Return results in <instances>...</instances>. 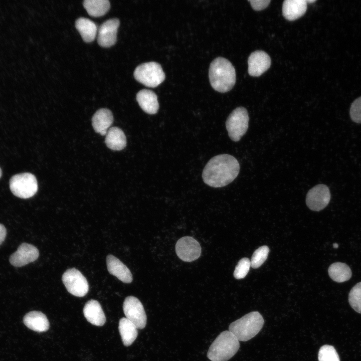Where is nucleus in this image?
Returning <instances> with one entry per match:
<instances>
[{
    "label": "nucleus",
    "instance_id": "nucleus-33",
    "mask_svg": "<svg viewBox=\"0 0 361 361\" xmlns=\"http://www.w3.org/2000/svg\"><path fill=\"white\" fill-rule=\"evenodd\" d=\"M306 2L307 3H314V2H316V1L315 0H306Z\"/></svg>",
    "mask_w": 361,
    "mask_h": 361
},
{
    "label": "nucleus",
    "instance_id": "nucleus-20",
    "mask_svg": "<svg viewBox=\"0 0 361 361\" xmlns=\"http://www.w3.org/2000/svg\"><path fill=\"white\" fill-rule=\"evenodd\" d=\"M306 0H285L282 5L283 17L289 21H294L301 16L307 10Z\"/></svg>",
    "mask_w": 361,
    "mask_h": 361
},
{
    "label": "nucleus",
    "instance_id": "nucleus-23",
    "mask_svg": "<svg viewBox=\"0 0 361 361\" xmlns=\"http://www.w3.org/2000/svg\"><path fill=\"white\" fill-rule=\"evenodd\" d=\"M75 27L84 41L91 42L94 41L97 28L93 22L85 18H80L76 21Z\"/></svg>",
    "mask_w": 361,
    "mask_h": 361
},
{
    "label": "nucleus",
    "instance_id": "nucleus-35",
    "mask_svg": "<svg viewBox=\"0 0 361 361\" xmlns=\"http://www.w3.org/2000/svg\"><path fill=\"white\" fill-rule=\"evenodd\" d=\"M2 169H1V167H0V178H1V176H2Z\"/></svg>",
    "mask_w": 361,
    "mask_h": 361
},
{
    "label": "nucleus",
    "instance_id": "nucleus-30",
    "mask_svg": "<svg viewBox=\"0 0 361 361\" xmlns=\"http://www.w3.org/2000/svg\"><path fill=\"white\" fill-rule=\"evenodd\" d=\"M350 116L353 121L361 123V96L356 99L351 104Z\"/></svg>",
    "mask_w": 361,
    "mask_h": 361
},
{
    "label": "nucleus",
    "instance_id": "nucleus-2",
    "mask_svg": "<svg viewBox=\"0 0 361 361\" xmlns=\"http://www.w3.org/2000/svg\"><path fill=\"white\" fill-rule=\"evenodd\" d=\"M209 76L213 88L221 93L231 90L236 82L235 69L232 63L223 57H218L211 62Z\"/></svg>",
    "mask_w": 361,
    "mask_h": 361
},
{
    "label": "nucleus",
    "instance_id": "nucleus-31",
    "mask_svg": "<svg viewBox=\"0 0 361 361\" xmlns=\"http://www.w3.org/2000/svg\"><path fill=\"white\" fill-rule=\"evenodd\" d=\"M253 8L256 11H260L265 9L269 4L270 0H256L248 1Z\"/></svg>",
    "mask_w": 361,
    "mask_h": 361
},
{
    "label": "nucleus",
    "instance_id": "nucleus-7",
    "mask_svg": "<svg viewBox=\"0 0 361 361\" xmlns=\"http://www.w3.org/2000/svg\"><path fill=\"white\" fill-rule=\"evenodd\" d=\"M249 120L248 111L243 107H237L231 113L226 120V127L233 141H238L246 133Z\"/></svg>",
    "mask_w": 361,
    "mask_h": 361
},
{
    "label": "nucleus",
    "instance_id": "nucleus-29",
    "mask_svg": "<svg viewBox=\"0 0 361 361\" xmlns=\"http://www.w3.org/2000/svg\"><path fill=\"white\" fill-rule=\"evenodd\" d=\"M251 266L250 260L247 258H243L239 260L234 271V276L237 279L244 278L248 273Z\"/></svg>",
    "mask_w": 361,
    "mask_h": 361
},
{
    "label": "nucleus",
    "instance_id": "nucleus-6",
    "mask_svg": "<svg viewBox=\"0 0 361 361\" xmlns=\"http://www.w3.org/2000/svg\"><path fill=\"white\" fill-rule=\"evenodd\" d=\"M10 188L15 196L22 199L30 198L38 191L37 179L31 173L17 174L10 179Z\"/></svg>",
    "mask_w": 361,
    "mask_h": 361
},
{
    "label": "nucleus",
    "instance_id": "nucleus-27",
    "mask_svg": "<svg viewBox=\"0 0 361 361\" xmlns=\"http://www.w3.org/2000/svg\"><path fill=\"white\" fill-rule=\"evenodd\" d=\"M269 249L267 246H263L255 251L251 262V266L253 268H258L266 261L268 257Z\"/></svg>",
    "mask_w": 361,
    "mask_h": 361
},
{
    "label": "nucleus",
    "instance_id": "nucleus-19",
    "mask_svg": "<svg viewBox=\"0 0 361 361\" xmlns=\"http://www.w3.org/2000/svg\"><path fill=\"white\" fill-rule=\"evenodd\" d=\"M136 100L141 108L149 114H154L159 109L157 97L151 90L142 89L136 94Z\"/></svg>",
    "mask_w": 361,
    "mask_h": 361
},
{
    "label": "nucleus",
    "instance_id": "nucleus-32",
    "mask_svg": "<svg viewBox=\"0 0 361 361\" xmlns=\"http://www.w3.org/2000/svg\"><path fill=\"white\" fill-rule=\"evenodd\" d=\"M7 235V230L6 227L2 224H0V245L4 241Z\"/></svg>",
    "mask_w": 361,
    "mask_h": 361
},
{
    "label": "nucleus",
    "instance_id": "nucleus-12",
    "mask_svg": "<svg viewBox=\"0 0 361 361\" xmlns=\"http://www.w3.org/2000/svg\"><path fill=\"white\" fill-rule=\"evenodd\" d=\"M39 256V250L35 246L23 243L10 256L9 261L15 267H22L34 262Z\"/></svg>",
    "mask_w": 361,
    "mask_h": 361
},
{
    "label": "nucleus",
    "instance_id": "nucleus-34",
    "mask_svg": "<svg viewBox=\"0 0 361 361\" xmlns=\"http://www.w3.org/2000/svg\"><path fill=\"white\" fill-rule=\"evenodd\" d=\"M333 247L334 248H337L338 247V245L337 243H334L333 244Z\"/></svg>",
    "mask_w": 361,
    "mask_h": 361
},
{
    "label": "nucleus",
    "instance_id": "nucleus-18",
    "mask_svg": "<svg viewBox=\"0 0 361 361\" xmlns=\"http://www.w3.org/2000/svg\"><path fill=\"white\" fill-rule=\"evenodd\" d=\"M113 121L112 113L110 110L106 108H101L97 110L92 118L94 130L101 135H106Z\"/></svg>",
    "mask_w": 361,
    "mask_h": 361
},
{
    "label": "nucleus",
    "instance_id": "nucleus-10",
    "mask_svg": "<svg viewBox=\"0 0 361 361\" xmlns=\"http://www.w3.org/2000/svg\"><path fill=\"white\" fill-rule=\"evenodd\" d=\"M330 200V193L328 187L325 185L319 184L307 193L306 204L307 207L313 211H319L325 208Z\"/></svg>",
    "mask_w": 361,
    "mask_h": 361
},
{
    "label": "nucleus",
    "instance_id": "nucleus-9",
    "mask_svg": "<svg viewBox=\"0 0 361 361\" xmlns=\"http://www.w3.org/2000/svg\"><path fill=\"white\" fill-rule=\"evenodd\" d=\"M125 317L137 328L142 329L146 324L147 317L140 301L136 297L129 296L126 297L123 304Z\"/></svg>",
    "mask_w": 361,
    "mask_h": 361
},
{
    "label": "nucleus",
    "instance_id": "nucleus-14",
    "mask_svg": "<svg viewBox=\"0 0 361 361\" xmlns=\"http://www.w3.org/2000/svg\"><path fill=\"white\" fill-rule=\"evenodd\" d=\"M271 63V58L266 52L260 50L254 51L248 58V73L250 76L258 77L269 68Z\"/></svg>",
    "mask_w": 361,
    "mask_h": 361
},
{
    "label": "nucleus",
    "instance_id": "nucleus-16",
    "mask_svg": "<svg viewBox=\"0 0 361 361\" xmlns=\"http://www.w3.org/2000/svg\"><path fill=\"white\" fill-rule=\"evenodd\" d=\"M83 314L87 320L93 325L103 326L106 317L99 302L94 299L88 301L83 308Z\"/></svg>",
    "mask_w": 361,
    "mask_h": 361
},
{
    "label": "nucleus",
    "instance_id": "nucleus-22",
    "mask_svg": "<svg viewBox=\"0 0 361 361\" xmlns=\"http://www.w3.org/2000/svg\"><path fill=\"white\" fill-rule=\"evenodd\" d=\"M118 329L122 341L126 346L131 345L138 335L136 326L126 317L119 320Z\"/></svg>",
    "mask_w": 361,
    "mask_h": 361
},
{
    "label": "nucleus",
    "instance_id": "nucleus-28",
    "mask_svg": "<svg viewBox=\"0 0 361 361\" xmlns=\"http://www.w3.org/2000/svg\"><path fill=\"white\" fill-rule=\"evenodd\" d=\"M318 361H340L334 347L330 345L322 346L318 351Z\"/></svg>",
    "mask_w": 361,
    "mask_h": 361
},
{
    "label": "nucleus",
    "instance_id": "nucleus-25",
    "mask_svg": "<svg viewBox=\"0 0 361 361\" xmlns=\"http://www.w3.org/2000/svg\"><path fill=\"white\" fill-rule=\"evenodd\" d=\"M83 6L88 14L94 17L103 16L110 7L108 0H85L83 2Z\"/></svg>",
    "mask_w": 361,
    "mask_h": 361
},
{
    "label": "nucleus",
    "instance_id": "nucleus-4",
    "mask_svg": "<svg viewBox=\"0 0 361 361\" xmlns=\"http://www.w3.org/2000/svg\"><path fill=\"white\" fill-rule=\"evenodd\" d=\"M239 341L229 331L220 333L210 345L207 357L211 361H228L238 351Z\"/></svg>",
    "mask_w": 361,
    "mask_h": 361
},
{
    "label": "nucleus",
    "instance_id": "nucleus-5",
    "mask_svg": "<svg viewBox=\"0 0 361 361\" xmlns=\"http://www.w3.org/2000/svg\"><path fill=\"white\" fill-rule=\"evenodd\" d=\"M136 81L148 87H156L165 79V74L160 65L155 62L144 63L138 65L134 71Z\"/></svg>",
    "mask_w": 361,
    "mask_h": 361
},
{
    "label": "nucleus",
    "instance_id": "nucleus-8",
    "mask_svg": "<svg viewBox=\"0 0 361 361\" xmlns=\"http://www.w3.org/2000/svg\"><path fill=\"white\" fill-rule=\"evenodd\" d=\"M62 280L67 291L75 296H84L88 292L86 278L75 268L67 270L63 274Z\"/></svg>",
    "mask_w": 361,
    "mask_h": 361
},
{
    "label": "nucleus",
    "instance_id": "nucleus-17",
    "mask_svg": "<svg viewBox=\"0 0 361 361\" xmlns=\"http://www.w3.org/2000/svg\"><path fill=\"white\" fill-rule=\"evenodd\" d=\"M23 322L29 329L38 332L47 331L50 326L46 315L39 311L27 313L23 318Z\"/></svg>",
    "mask_w": 361,
    "mask_h": 361
},
{
    "label": "nucleus",
    "instance_id": "nucleus-15",
    "mask_svg": "<svg viewBox=\"0 0 361 361\" xmlns=\"http://www.w3.org/2000/svg\"><path fill=\"white\" fill-rule=\"evenodd\" d=\"M106 263L110 274L124 283L131 282L132 275L130 270L118 258L113 255H109L106 258Z\"/></svg>",
    "mask_w": 361,
    "mask_h": 361
},
{
    "label": "nucleus",
    "instance_id": "nucleus-3",
    "mask_svg": "<svg viewBox=\"0 0 361 361\" xmlns=\"http://www.w3.org/2000/svg\"><path fill=\"white\" fill-rule=\"evenodd\" d=\"M264 324V320L260 313L253 311L231 323L229 330L239 341H246L257 335Z\"/></svg>",
    "mask_w": 361,
    "mask_h": 361
},
{
    "label": "nucleus",
    "instance_id": "nucleus-26",
    "mask_svg": "<svg viewBox=\"0 0 361 361\" xmlns=\"http://www.w3.org/2000/svg\"><path fill=\"white\" fill-rule=\"evenodd\" d=\"M348 302L356 312L361 313V282L357 283L350 291Z\"/></svg>",
    "mask_w": 361,
    "mask_h": 361
},
{
    "label": "nucleus",
    "instance_id": "nucleus-1",
    "mask_svg": "<svg viewBox=\"0 0 361 361\" xmlns=\"http://www.w3.org/2000/svg\"><path fill=\"white\" fill-rule=\"evenodd\" d=\"M240 171L237 159L228 154H219L212 157L203 171L204 183L213 188H221L232 182Z\"/></svg>",
    "mask_w": 361,
    "mask_h": 361
},
{
    "label": "nucleus",
    "instance_id": "nucleus-24",
    "mask_svg": "<svg viewBox=\"0 0 361 361\" xmlns=\"http://www.w3.org/2000/svg\"><path fill=\"white\" fill-rule=\"evenodd\" d=\"M328 272L330 277L333 281L338 283L348 280L352 275L349 267L341 262L332 264L328 268Z\"/></svg>",
    "mask_w": 361,
    "mask_h": 361
},
{
    "label": "nucleus",
    "instance_id": "nucleus-13",
    "mask_svg": "<svg viewBox=\"0 0 361 361\" xmlns=\"http://www.w3.org/2000/svg\"><path fill=\"white\" fill-rule=\"evenodd\" d=\"M119 24L116 18L107 20L102 24L98 31L97 41L100 46L109 47L115 43Z\"/></svg>",
    "mask_w": 361,
    "mask_h": 361
},
{
    "label": "nucleus",
    "instance_id": "nucleus-11",
    "mask_svg": "<svg viewBox=\"0 0 361 361\" xmlns=\"http://www.w3.org/2000/svg\"><path fill=\"white\" fill-rule=\"evenodd\" d=\"M177 256L185 262H192L198 259L201 254V247L199 243L190 236L179 239L175 245Z\"/></svg>",
    "mask_w": 361,
    "mask_h": 361
},
{
    "label": "nucleus",
    "instance_id": "nucleus-21",
    "mask_svg": "<svg viewBox=\"0 0 361 361\" xmlns=\"http://www.w3.org/2000/svg\"><path fill=\"white\" fill-rule=\"evenodd\" d=\"M105 143L107 147L113 150H121L126 145V138L123 131L119 128H110L106 134Z\"/></svg>",
    "mask_w": 361,
    "mask_h": 361
}]
</instances>
